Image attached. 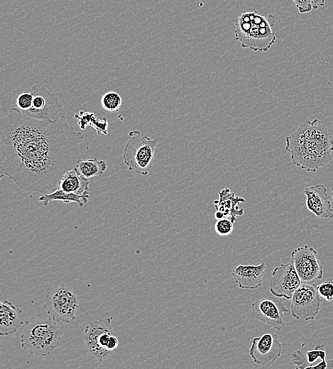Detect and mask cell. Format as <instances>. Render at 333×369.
<instances>
[{"instance_id": "cell-4", "label": "cell", "mask_w": 333, "mask_h": 369, "mask_svg": "<svg viewBox=\"0 0 333 369\" xmlns=\"http://www.w3.org/2000/svg\"><path fill=\"white\" fill-rule=\"evenodd\" d=\"M62 335L58 321L52 317H31L21 335V346L31 355L45 356L58 346Z\"/></svg>"}, {"instance_id": "cell-24", "label": "cell", "mask_w": 333, "mask_h": 369, "mask_svg": "<svg viewBox=\"0 0 333 369\" xmlns=\"http://www.w3.org/2000/svg\"><path fill=\"white\" fill-rule=\"evenodd\" d=\"M32 101L33 94L30 92L21 93L16 98V108L21 112L26 111L31 106Z\"/></svg>"}, {"instance_id": "cell-17", "label": "cell", "mask_w": 333, "mask_h": 369, "mask_svg": "<svg viewBox=\"0 0 333 369\" xmlns=\"http://www.w3.org/2000/svg\"><path fill=\"white\" fill-rule=\"evenodd\" d=\"M0 305V335L13 334L23 324V312L9 300L1 302Z\"/></svg>"}, {"instance_id": "cell-1", "label": "cell", "mask_w": 333, "mask_h": 369, "mask_svg": "<svg viewBox=\"0 0 333 369\" xmlns=\"http://www.w3.org/2000/svg\"><path fill=\"white\" fill-rule=\"evenodd\" d=\"M82 138L65 116L40 120L12 107L0 121L1 177H8L24 191L50 194L82 160Z\"/></svg>"}, {"instance_id": "cell-8", "label": "cell", "mask_w": 333, "mask_h": 369, "mask_svg": "<svg viewBox=\"0 0 333 369\" xmlns=\"http://www.w3.org/2000/svg\"><path fill=\"white\" fill-rule=\"evenodd\" d=\"M321 297L314 282H302L294 292L290 304L292 316L296 319H313L320 309Z\"/></svg>"}, {"instance_id": "cell-20", "label": "cell", "mask_w": 333, "mask_h": 369, "mask_svg": "<svg viewBox=\"0 0 333 369\" xmlns=\"http://www.w3.org/2000/svg\"><path fill=\"white\" fill-rule=\"evenodd\" d=\"M89 198V193L77 194L67 192L58 188L55 191L50 194H42L41 196L39 197V201L43 202L45 206H47L49 202L53 201H61L66 204L75 202L82 207L87 203Z\"/></svg>"}, {"instance_id": "cell-25", "label": "cell", "mask_w": 333, "mask_h": 369, "mask_svg": "<svg viewBox=\"0 0 333 369\" xmlns=\"http://www.w3.org/2000/svg\"><path fill=\"white\" fill-rule=\"evenodd\" d=\"M320 296L327 302L333 299V283L330 281H324L317 285Z\"/></svg>"}, {"instance_id": "cell-16", "label": "cell", "mask_w": 333, "mask_h": 369, "mask_svg": "<svg viewBox=\"0 0 333 369\" xmlns=\"http://www.w3.org/2000/svg\"><path fill=\"white\" fill-rule=\"evenodd\" d=\"M266 263L255 265H239L231 272L234 281L241 289L253 290L261 285Z\"/></svg>"}, {"instance_id": "cell-22", "label": "cell", "mask_w": 333, "mask_h": 369, "mask_svg": "<svg viewBox=\"0 0 333 369\" xmlns=\"http://www.w3.org/2000/svg\"><path fill=\"white\" fill-rule=\"evenodd\" d=\"M121 96L114 91H109L102 96V108L108 111H118L121 106Z\"/></svg>"}, {"instance_id": "cell-30", "label": "cell", "mask_w": 333, "mask_h": 369, "mask_svg": "<svg viewBox=\"0 0 333 369\" xmlns=\"http://www.w3.org/2000/svg\"><path fill=\"white\" fill-rule=\"evenodd\" d=\"M331 202H332V206H333V187L331 188Z\"/></svg>"}, {"instance_id": "cell-13", "label": "cell", "mask_w": 333, "mask_h": 369, "mask_svg": "<svg viewBox=\"0 0 333 369\" xmlns=\"http://www.w3.org/2000/svg\"><path fill=\"white\" fill-rule=\"evenodd\" d=\"M282 346L276 334L267 332L251 339L249 356L259 365L267 366L281 356Z\"/></svg>"}, {"instance_id": "cell-28", "label": "cell", "mask_w": 333, "mask_h": 369, "mask_svg": "<svg viewBox=\"0 0 333 369\" xmlns=\"http://www.w3.org/2000/svg\"><path fill=\"white\" fill-rule=\"evenodd\" d=\"M301 13L310 12L312 8L311 0H292Z\"/></svg>"}, {"instance_id": "cell-6", "label": "cell", "mask_w": 333, "mask_h": 369, "mask_svg": "<svg viewBox=\"0 0 333 369\" xmlns=\"http://www.w3.org/2000/svg\"><path fill=\"white\" fill-rule=\"evenodd\" d=\"M123 152V159L129 170L147 175L153 165L156 138L143 135L138 130L130 131Z\"/></svg>"}, {"instance_id": "cell-15", "label": "cell", "mask_w": 333, "mask_h": 369, "mask_svg": "<svg viewBox=\"0 0 333 369\" xmlns=\"http://www.w3.org/2000/svg\"><path fill=\"white\" fill-rule=\"evenodd\" d=\"M219 199L214 201L216 211L214 218L216 220L226 218L232 222L236 220V216H242L244 209L239 206L241 202H245V199L236 196L234 192L225 187L218 192Z\"/></svg>"}, {"instance_id": "cell-7", "label": "cell", "mask_w": 333, "mask_h": 369, "mask_svg": "<svg viewBox=\"0 0 333 369\" xmlns=\"http://www.w3.org/2000/svg\"><path fill=\"white\" fill-rule=\"evenodd\" d=\"M78 307L79 300L72 287L60 285L46 290L44 308L58 322L68 323L75 320Z\"/></svg>"}, {"instance_id": "cell-2", "label": "cell", "mask_w": 333, "mask_h": 369, "mask_svg": "<svg viewBox=\"0 0 333 369\" xmlns=\"http://www.w3.org/2000/svg\"><path fill=\"white\" fill-rule=\"evenodd\" d=\"M285 141L293 163L307 172H315L332 160L333 140L318 119L301 124Z\"/></svg>"}, {"instance_id": "cell-5", "label": "cell", "mask_w": 333, "mask_h": 369, "mask_svg": "<svg viewBox=\"0 0 333 369\" xmlns=\"http://www.w3.org/2000/svg\"><path fill=\"white\" fill-rule=\"evenodd\" d=\"M111 317L99 319L84 329V343L88 354L99 362L110 358L119 346V340L112 326Z\"/></svg>"}, {"instance_id": "cell-3", "label": "cell", "mask_w": 333, "mask_h": 369, "mask_svg": "<svg viewBox=\"0 0 333 369\" xmlns=\"http://www.w3.org/2000/svg\"><path fill=\"white\" fill-rule=\"evenodd\" d=\"M274 24L275 20L270 21L255 11L241 13L234 22L235 38L244 48L266 52L275 42L271 28Z\"/></svg>"}, {"instance_id": "cell-18", "label": "cell", "mask_w": 333, "mask_h": 369, "mask_svg": "<svg viewBox=\"0 0 333 369\" xmlns=\"http://www.w3.org/2000/svg\"><path fill=\"white\" fill-rule=\"evenodd\" d=\"M322 344H317L312 350L298 349L291 354L292 361L297 369L315 368L317 360H324L327 356Z\"/></svg>"}, {"instance_id": "cell-11", "label": "cell", "mask_w": 333, "mask_h": 369, "mask_svg": "<svg viewBox=\"0 0 333 369\" xmlns=\"http://www.w3.org/2000/svg\"><path fill=\"white\" fill-rule=\"evenodd\" d=\"M288 312L280 297H269L251 303V318L280 330L285 324V314Z\"/></svg>"}, {"instance_id": "cell-9", "label": "cell", "mask_w": 333, "mask_h": 369, "mask_svg": "<svg viewBox=\"0 0 333 369\" xmlns=\"http://www.w3.org/2000/svg\"><path fill=\"white\" fill-rule=\"evenodd\" d=\"M29 92L33 94L32 105L21 114L26 116L40 120H55L62 111V105L58 97L44 87L33 85Z\"/></svg>"}, {"instance_id": "cell-19", "label": "cell", "mask_w": 333, "mask_h": 369, "mask_svg": "<svg viewBox=\"0 0 333 369\" xmlns=\"http://www.w3.org/2000/svg\"><path fill=\"white\" fill-rule=\"evenodd\" d=\"M58 188L67 192L84 194L89 193V180L74 168L62 175Z\"/></svg>"}, {"instance_id": "cell-14", "label": "cell", "mask_w": 333, "mask_h": 369, "mask_svg": "<svg viewBox=\"0 0 333 369\" xmlns=\"http://www.w3.org/2000/svg\"><path fill=\"white\" fill-rule=\"evenodd\" d=\"M303 192L306 196V206L310 211L318 218H333L331 197L325 185L320 184L307 187Z\"/></svg>"}, {"instance_id": "cell-12", "label": "cell", "mask_w": 333, "mask_h": 369, "mask_svg": "<svg viewBox=\"0 0 333 369\" xmlns=\"http://www.w3.org/2000/svg\"><path fill=\"white\" fill-rule=\"evenodd\" d=\"M302 282L294 263L290 260V262L282 263L273 269L269 290L274 296L291 299L294 292Z\"/></svg>"}, {"instance_id": "cell-10", "label": "cell", "mask_w": 333, "mask_h": 369, "mask_svg": "<svg viewBox=\"0 0 333 369\" xmlns=\"http://www.w3.org/2000/svg\"><path fill=\"white\" fill-rule=\"evenodd\" d=\"M291 260L302 282H314L323 277V268L313 247L305 245L291 252Z\"/></svg>"}, {"instance_id": "cell-29", "label": "cell", "mask_w": 333, "mask_h": 369, "mask_svg": "<svg viewBox=\"0 0 333 369\" xmlns=\"http://www.w3.org/2000/svg\"><path fill=\"white\" fill-rule=\"evenodd\" d=\"M326 0H311L312 8L317 9L319 6H324Z\"/></svg>"}, {"instance_id": "cell-26", "label": "cell", "mask_w": 333, "mask_h": 369, "mask_svg": "<svg viewBox=\"0 0 333 369\" xmlns=\"http://www.w3.org/2000/svg\"><path fill=\"white\" fill-rule=\"evenodd\" d=\"M74 116L77 119V123L82 130H84L87 126H91L92 121L95 118L94 113L83 111H80Z\"/></svg>"}, {"instance_id": "cell-27", "label": "cell", "mask_w": 333, "mask_h": 369, "mask_svg": "<svg viewBox=\"0 0 333 369\" xmlns=\"http://www.w3.org/2000/svg\"><path fill=\"white\" fill-rule=\"evenodd\" d=\"M91 126L94 128L99 136H107L109 134V120L105 116L102 119L95 117Z\"/></svg>"}, {"instance_id": "cell-21", "label": "cell", "mask_w": 333, "mask_h": 369, "mask_svg": "<svg viewBox=\"0 0 333 369\" xmlns=\"http://www.w3.org/2000/svg\"><path fill=\"white\" fill-rule=\"evenodd\" d=\"M107 163L99 160L97 158L92 159L81 160L75 166L77 172L89 179L93 177L102 176L107 170Z\"/></svg>"}, {"instance_id": "cell-23", "label": "cell", "mask_w": 333, "mask_h": 369, "mask_svg": "<svg viewBox=\"0 0 333 369\" xmlns=\"http://www.w3.org/2000/svg\"><path fill=\"white\" fill-rule=\"evenodd\" d=\"M234 222L230 219L224 218L217 220L214 225V230L216 233L222 236L230 235L234 229Z\"/></svg>"}]
</instances>
